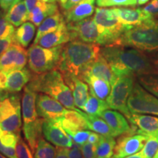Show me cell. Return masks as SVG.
Listing matches in <instances>:
<instances>
[{"instance_id":"obj_35","label":"cell","mask_w":158,"mask_h":158,"mask_svg":"<svg viewBox=\"0 0 158 158\" xmlns=\"http://www.w3.org/2000/svg\"><path fill=\"white\" fill-rule=\"evenodd\" d=\"M158 150V134L149 136L140 153L145 158H153Z\"/></svg>"},{"instance_id":"obj_14","label":"cell","mask_w":158,"mask_h":158,"mask_svg":"<svg viewBox=\"0 0 158 158\" xmlns=\"http://www.w3.org/2000/svg\"><path fill=\"white\" fill-rule=\"evenodd\" d=\"M36 108L39 116L45 120H55L64 115L66 108L58 100L44 93L37 95Z\"/></svg>"},{"instance_id":"obj_10","label":"cell","mask_w":158,"mask_h":158,"mask_svg":"<svg viewBox=\"0 0 158 158\" xmlns=\"http://www.w3.org/2000/svg\"><path fill=\"white\" fill-rule=\"evenodd\" d=\"M127 107L131 114L158 116V98L146 90L138 82L134 84L127 100Z\"/></svg>"},{"instance_id":"obj_31","label":"cell","mask_w":158,"mask_h":158,"mask_svg":"<svg viewBox=\"0 0 158 158\" xmlns=\"http://www.w3.org/2000/svg\"><path fill=\"white\" fill-rule=\"evenodd\" d=\"M116 143L113 136L100 135L96 146V158H113Z\"/></svg>"},{"instance_id":"obj_26","label":"cell","mask_w":158,"mask_h":158,"mask_svg":"<svg viewBox=\"0 0 158 158\" xmlns=\"http://www.w3.org/2000/svg\"><path fill=\"white\" fill-rule=\"evenodd\" d=\"M75 109L84 116V119L86 120V124H87L88 130H92L93 132H95L101 135L115 137L113 130L108 126V124L106 123L103 118L100 116L89 115L84 112V110H81V109H78V108H75Z\"/></svg>"},{"instance_id":"obj_6","label":"cell","mask_w":158,"mask_h":158,"mask_svg":"<svg viewBox=\"0 0 158 158\" xmlns=\"http://www.w3.org/2000/svg\"><path fill=\"white\" fill-rule=\"evenodd\" d=\"M93 19L101 35L102 46L116 44L124 31L130 28L118 21L113 8L97 7Z\"/></svg>"},{"instance_id":"obj_29","label":"cell","mask_w":158,"mask_h":158,"mask_svg":"<svg viewBox=\"0 0 158 158\" xmlns=\"http://www.w3.org/2000/svg\"><path fill=\"white\" fill-rule=\"evenodd\" d=\"M29 13L26 7L24 0L19 2L11 7L5 14V18L12 25L19 27L29 20Z\"/></svg>"},{"instance_id":"obj_54","label":"cell","mask_w":158,"mask_h":158,"mask_svg":"<svg viewBox=\"0 0 158 158\" xmlns=\"http://www.w3.org/2000/svg\"><path fill=\"white\" fill-rule=\"evenodd\" d=\"M40 1L44 2H47V3H55L56 1H59V0H40Z\"/></svg>"},{"instance_id":"obj_32","label":"cell","mask_w":158,"mask_h":158,"mask_svg":"<svg viewBox=\"0 0 158 158\" xmlns=\"http://www.w3.org/2000/svg\"><path fill=\"white\" fill-rule=\"evenodd\" d=\"M109 108L106 100H101L89 93L88 100L85 103L82 110L87 114L95 116H100L102 113Z\"/></svg>"},{"instance_id":"obj_57","label":"cell","mask_w":158,"mask_h":158,"mask_svg":"<svg viewBox=\"0 0 158 158\" xmlns=\"http://www.w3.org/2000/svg\"><path fill=\"white\" fill-rule=\"evenodd\" d=\"M153 158H158V150H157V153L155 154V155L154 156V157Z\"/></svg>"},{"instance_id":"obj_24","label":"cell","mask_w":158,"mask_h":158,"mask_svg":"<svg viewBox=\"0 0 158 158\" xmlns=\"http://www.w3.org/2000/svg\"><path fill=\"white\" fill-rule=\"evenodd\" d=\"M32 75L27 68L14 70L8 72L6 90L10 93H18L29 84Z\"/></svg>"},{"instance_id":"obj_37","label":"cell","mask_w":158,"mask_h":158,"mask_svg":"<svg viewBox=\"0 0 158 158\" xmlns=\"http://www.w3.org/2000/svg\"><path fill=\"white\" fill-rule=\"evenodd\" d=\"M14 32V26L6 19L5 15L0 17V40L13 36Z\"/></svg>"},{"instance_id":"obj_4","label":"cell","mask_w":158,"mask_h":158,"mask_svg":"<svg viewBox=\"0 0 158 158\" xmlns=\"http://www.w3.org/2000/svg\"><path fill=\"white\" fill-rule=\"evenodd\" d=\"M114 45L143 51H158V20L155 18L127 29Z\"/></svg>"},{"instance_id":"obj_47","label":"cell","mask_w":158,"mask_h":158,"mask_svg":"<svg viewBox=\"0 0 158 158\" xmlns=\"http://www.w3.org/2000/svg\"><path fill=\"white\" fill-rule=\"evenodd\" d=\"M82 0H67L66 2L63 4L61 6L64 10H69L70 8H72L73 7H74L75 5H77V4L81 2Z\"/></svg>"},{"instance_id":"obj_33","label":"cell","mask_w":158,"mask_h":158,"mask_svg":"<svg viewBox=\"0 0 158 158\" xmlns=\"http://www.w3.org/2000/svg\"><path fill=\"white\" fill-rule=\"evenodd\" d=\"M56 150L52 144L41 138L37 141L35 150V158H55Z\"/></svg>"},{"instance_id":"obj_19","label":"cell","mask_w":158,"mask_h":158,"mask_svg":"<svg viewBox=\"0 0 158 158\" xmlns=\"http://www.w3.org/2000/svg\"><path fill=\"white\" fill-rule=\"evenodd\" d=\"M84 75L93 76L97 78H101L109 83L111 86L115 82L116 79L117 78V77L112 71L111 68L107 60L102 56L101 54L99 55L98 58L85 70L79 78Z\"/></svg>"},{"instance_id":"obj_48","label":"cell","mask_w":158,"mask_h":158,"mask_svg":"<svg viewBox=\"0 0 158 158\" xmlns=\"http://www.w3.org/2000/svg\"><path fill=\"white\" fill-rule=\"evenodd\" d=\"M40 1V0H24L26 7L28 10L29 13H30L31 11L36 7V5L39 3Z\"/></svg>"},{"instance_id":"obj_20","label":"cell","mask_w":158,"mask_h":158,"mask_svg":"<svg viewBox=\"0 0 158 158\" xmlns=\"http://www.w3.org/2000/svg\"><path fill=\"white\" fill-rule=\"evenodd\" d=\"M64 77V81L70 87L74 99L75 106L78 109L83 110L85 103L87 101L89 92V86L78 76H68Z\"/></svg>"},{"instance_id":"obj_15","label":"cell","mask_w":158,"mask_h":158,"mask_svg":"<svg viewBox=\"0 0 158 158\" xmlns=\"http://www.w3.org/2000/svg\"><path fill=\"white\" fill-rule=\"evenodd\" d=\"M43 135L46 141L57 147L70 149L73 146L72 138L56 120H45L43 124Z\"/></svg>"},{"instance_id":"obj_46","label":"cell","mask_w":158,"mask_h":158,"mask_svg":"<svg viewBox=\"0 0 158 158\" xmlns=\"http://www.w3.org/2000/svg\"><path fill=\"white\" fill-rule=\"evenodd\" d=\"M55 158H69V149L64 147H58Z\"/></svg>"},{"instance_id":"obj_27","label":"cell","mask_w":158,"mask_h":158,"mask_svg":"<svg viewBox=\"0 0 158 158\" xmlns=\"http://www.w3.org/2000/svg\"><path fill=\"white\" fill-rule=\"evenodd\" d=\"M56 12H58V7L55 3H47L40 1L36 7L29 13V21L39 27L43 20L55 14Z\"/></svg>"},{"instance_id":"obj_8","label":"cell","mask_w":158,"mask_h":158,"mask_svg":"<svg viewBox=\"0 0 158 158\" xmlns=\"http://www.w3.org/2000/svg\"><path fill=\"white\" fill-rule=\"evenodd\" d=\"M134 84V77H117L111 86L110 93L106 100L110 108L118 110L127 118L132 115L127 107V100L133 90Z\"/></svg>"},{"instance_id":"obj_36","label":"cell","mask_w":158,"mask_h":158,"mask_svg":"<svg viewBox=\"0 0 158 158\" xmlns=\"http://www.w3.org/2000/svg\"><path fill=\"white\" fill-rule=\"evenodd\" d=\"M96 3L100 7L135 6L137 5V0H97Z\"/></svg>"},{"instance_id":"obj_7","label":"cell","mask_w":158,"mask_h":158,"mask_svg":"<svg viewBox=\"0 0 158 158\" xmlns=\"http://www.w3.org/2000/svg\"><path fill=\"white\" fill-rule=\"evenodd\" d=\"M64 45L47 48L32 44L28 51V64L35 74H42L57 68Z\"/></svg>"},{"instance_id":"obj_1","label":"cell","mask_w":158,"mask_h":158,"mask_svg":"<svg viewBox=\"0 0 158 158\" xmlns=\"http://www.w3.org/2000/svg\"><path fill=\"white\" fill-rule=\"evenodd\" d=\"M100 54L107 60L116 77L135 78L154 73L151 59L143 51L124 45H110L103 46Z\"/></svg>"},{"instance_id":"obj_39","label":"cell","mask_w":158,"mask_h":158,"mask_svg":"<svg viewBox=\"0 0 158 158\" xmlns=\"http://www.w3.org/2000/svg\"><path fill=\"white\" fill-rule=\"evenodd\" d=\"M16 152L19 158H35L30 147L21 137L19 138L16 146Z\"/></svg>"},{"instance_id":"obj_22","label":"cell","mask_w":158,"mask_h":158,"mask_svg":"<svg viewBox=\"0 0 158 158\" xmlns=\"http://www.w3.org/2000/svg\"><path fill=\"white\" fill-rule=\"evenodd\" d=\"M95 0H82L72 8L64 12V18L67 23H76L93 15Z\"/></svg>"},{"instance_id":"obj_21","label":"cell","mask_w":158,"mask_h":158,"mask_svg":"<svg viewBox=\"0 0 158 158\" xmlns=\"http://www.w3.org/2000/svg\"><path fill=\"white\" fill-rule=\"evenodd\" d=\"M71 40H73L72 35L66 23L56 30L43 35L38 40L37 44L44 48H51L66 44Z\"/></svg>"},{"instance_id":"obj_56","label":"cell","mask_w":158,"mask_h":158,"mask_svg":"<svg viewBox=\"0 0 158 158\" xmlns=\"http://www.w3.org/2000/svg\"><path fill=\"white\" fill-rule=\"evenodd\" d=\"M0 158H9V157H6L5 155H4L3 154H2L1 152H0Z\"/></svg>"},{"instance_id":"obj_55","label":"cell","mask_w":158,"mask_h":158,"mask_svg":"<svg viewBox=\"0 0 158 158\" xmlns=\"http://www.w3.org/2000/svg\"><path fill=\"white\" fill-rule=\"evenodd\" d=\"M59 2H60V5H63V4H64V3L66 2L67 0H59Z\"/></svg>"},{"instance_id":"obj_50","label":"cell","mask_w":158,"mask_h":158,"mask_svg":"<svg viewBox=\"0 0 158 158\" xmlns=\"http://www.w3.org/2000/svg\"><path fill=\"white\" fill-rule=\"evenodd\" d=\"M100 137V134L97 133H95V132H92L90 134L89 137L88 141L90 142V143H92L97 144L98 143V142L99 141Z\"/></svg>"},{"instance_id":"obj_51","label":"cell","mask_w":158,"mask_h":158,"mask_svg":"<svg viewBox=\"0 0 158 158\" xmlns=\"http://www.w3.org/2000/svg\"><path fill=\"white\" fill-rule=\"evenodd\" d=\"M10 92H7V90H1L0 89V103L5 100V98H7V97L10 95Z\"/></svg>"},{"instance_id":"obj_40","label":"cell","mask_w":158,"mask_h":158,"mask_svg":"<svg viewBox=\"0 0 158 158\" xmlns=\"http://www.w3.org/2000/svg\"><path fill=\"white\" fill-rule=\"evenodd\" d=\"M91 133L92 132L89 131V130H81L73 132V133H71L70 134H69V135L72 138L73 141H74V143L81 147L84 143H86V141H88L89 137Z\"/></svg>"},{"instance_id":"obj_42","label":"cell","mask_w":158,"mask_h":158,"mask_svg":"<svg viewBox=\"0 0 158 158\" xmlns=\"http://www.w3.org/2000/svg\"><path fill=\"white\" fill-rule=\"evenodd\" d=\"M143 8L147 13H149L154 18L158 17V0H152L146 7Z\"/></svg>"},{"instance_id":"obj_38","label":"cell","mask_w":158,"mask_h":158,"mask_svg":"<svg viewBox=\"0 0 158 158\" xmlns=\"http://www.w3.org/2000/svg\"><path fill=\"white\" fill-rule=\"evenodd\" d=\"M19 138L20 135L18 134L5 131L2 135L0 136V142L5 147L16 148Z\"/></svg>"},{"instance_id":"obj_16","label":"cell","mask_w":158,"mask_h":158,"mask_svg":"<svg viewBox=\"0 0 158 158\" xmlns=\"http://www.w3.org/2000/svg\"><path fill=\"white\" fill-rule=\"evenodd\" d=\"M113 10L118 21L127 27L139 25L144 21L154 18L141 7H115Z\"/></svg>"},{"instance_id":"obj_11","label":"cell","mask_w":158,"mask_h":158,"mask_svg":"<svg viewBox=\"0 0 158 158\" xmlns=\"http://www.w3.org/2000/svg\"><path fill=\"white\" fill-rule=\"evenodd\" d=\"M73 40H78L88 43L102 45V39L94 19L86 18L76 23H67Z\"/></svg>"},{"instance_id":"obj_12","label":"cell","mask_w":158,"mask_h":158,"mask_svg":"<svg viewBox=\"0 0 158 158\" xmlns=\"http://www.w3.org/2000/svg\"><path fill=\"white\" fill-rule=\"evenodd\" d=\"M149 137L135 133L124 134L116 141L113 158H124L139 152Z\"/></svg>"},{"instance_id":"obj_45","label":"cell","mask_w":158,"mask_h":158,"mask_svg":"<svg viewBox=\"0 0 158 158\" xmlns=\"http://www.w3.org/2000/svg\"><path fill=\"white\" fill-rule=\"evenodd\" d=\"M7 75H8V72L0 70V89L1 90H6L7 82Z\"/></svg>"},{"instance_id":"obj_41","label":"cell","mask_w":158,"mask_h":158,"mask_svg":"<svg viewBox=\"0 0 158 158\" xmlns=\"http://www.w3.org/2000/svg\"><path fill=\"white\" fill-rule=\"evenodd\" d=\"M97 144L86 141L80 147L84 158H96Z\"/></svg>"},{"instance_id":"obj_28","label":"cell","mask_w":158,"mask_h":158,"mask_svg":"<svg viewBox=\"0 0 158 158\" xmlns=\"http://www.w3.org/2000/svg\"><path fill=\"white\" fill-rule=\"evenodd\" d=\"M64 23H66L64 18L59 11L56 12L55 14L47 17L38 27L33 44H37L38 40L43 35L56 30Z\"/></svg>"},{"instance_id":"obj_43","label":"cell","mask_w":158,"mask_h":158,"mask_svg":"<svg viewBox=\"0 0 158 158\" xmlns=\"http://www.w3.org/2000/svg\"><path fill=\"white\" fill-rule=\"evenodd\" d=\"M69 158H84L79 146L74 143L69 149Z\"/></svg>"},{"instance_id":"obj_13","label":"cell","mask_w":158,"mask_h":158,"mask_svg":"<svg viewBox=\"0 0 158 158\" xmlns=\"http://www.w3.org/2000/svg\"><path fill=\"white\" fill-rule=\"evenodd\" d=\"M28 61V52L23 47L13 43L0 56V70L10 72L25 68Z\"/></svg>"},{"instance_id":"obj_30","label":"cell","mask_w":158,"mask_h":158,"mask_svg":"<svg viewBox=\"0 0 158 158\" xmlns=\"http://www.w3.org/2000/svg\"><path fill=\"white\" fill-rule=\"evenodd\" d=\"M36 28L32 22H25L19 26V28L15 30L13 35V41L23 48L29 45L35 36Z\"/></svg>"},{"instance_id":"obj_18","label":"cell","mask_w":158,"mask_h":158,"mask_svg":"<svg viewBox=\"0 0 158 158\" xmlns=\"http://www.w3.org/2000/svg\"><path fill=\"white\" fill-rule=\"evenodd\" d=\"M100 117L103 118L108 126L113 130L115 137L124 134L135 133L133 128L130 127L125 116L118 110H106Z\"/></svg>"},{"instance_id":"obj_53","label":"cell","mask_w":158,"mask_h":158,"mask_svg":"<svg viewBox=\"0 0 158 158\" xmlns=\"http://www.w3.org/2000/svg\"><path fill=\"white\" fill-rule=\"evenodd\" d=\"M149 0H137V4L138 5H143L144 4L147 3Z\"/></svg>"},{"instance_id":"obj_34","label":"cell","mask_w":158,"mask_h":158,"mask_svg":"<svg viewBox=\"0 0 158 158\" xmlns=\"http://www.w3.org/2000/svg\"><path fill=\"white\" fill-rule=\"evenodd\" d=\"M137 78L138 83L146 90L158 98V74H145Z\"/></svg>"},{"instance_id":"obj_9","label":"cell","mask_w":158,"mask_h":158,"mask_svg":"<svg viewBox=\"0 0 158 158\" xmlns=\"http://www.w3.org/2000/svg\"><path fill=\"white\" fill-rule=\"evenodd\" d=\"M21 99L19 94L10 93L0 103V125L5 131L20 135L21 128Z\"/></svg>"},{"instance_id":"obj_17","label":"cell","mask_w":158,"mask_h":158,"mask_svg":"<svg viewBox=\"0 0 158 158\" xmlns=\"http://www.w3.org/2000/svg\"><path fill=\"white\" fill-rule=\"evenodd\" d=\"M135 133L151 136L158 134L157 116L143 115L139 114H132L129 118Z\"/></svg>"},{"instance_id":"obj_23","label":"cell","mask_w":158,"mask_h":158,"mask_svg":"<svg viewBox=\"0 0 158 158\" xmlns=\"http://www.w3.org/2000/svg\"><path fill=\"white\" fill-rule=\"evenodd\" d=\"M55 120L59 122L68 135L78 130H88L84 116L76 109H67L64 115Z\"/></svg>"},{"instance_id":"obj_5","label":"cell","mask_w":158,"mask_h":158,"mask_svg":"<svg viewBox=\"0 0 158 158\" xmlns=\"http://www.w3.org/2000/svg\"><path fill=\"white\" fill-rule=\"evenodd\" d=\"M37 95L36 92L26 86L21 100L23 133L33 152L36 149L37 141L43 135V124L44 122L43 118H39L37 111Z\"/></svg>"},{"instance_id":"obj_52","label":"cell","mask_w":158,"mask_h":158,"mask_svg":"<svg viewBox=\"0 0 158 158\" xmlns=\"http://www.w3.org/2000/svg\"><path fill=\"white\" fill-rule=\"evenodd\" d=\"M124 158H145V157H144L140 153V152H138V153H136V154H134V155L127 156V157H124Z\"/></svg>"},{"instance_id":"obj_25","label":"cell","mask_w":158,"mask_h":158,"mask_svg":"<svg viewBox=\"0 0 158 158\" xmlns=\"http://www.w3.org/2000/svg\"><path fill=\"white\" fill-rule=\"evenodd\" d=\"M80 78L88 84L90 94L101 100H107L111 91V85L109 83L101 78L89 75H84Z\"/></svg>"},{"instance_id":"obj_49","label":"cell","mask_w":158,"mask_h":158,"mask_svg":"<svg viewBox=\"0 0 158 158\" xmlns=\"http://www.w3.org/2000/svg\"><path fill=\"white\" fill-rule=\"evenodd\" d=\"M150 59H151L152 64L154 73L158 74V52L154 54Z\"/></svg>"},{"instance_id":"obj_3","label":"cell","mask_w":158,"mask_h":158,"mask_svg":"<svg viewBox=\"0 0 158 158\" xmlns=\"http://www.w3.org/2000/svg\"><path fill=\"white\" fill-rule=\"evenodd\" d=\"M27 86L35 92L52 97L68 109L76 108L72 92L59 70L54 69L44 73L35 75Z\"/></svg>"},{"instance_id":"obj_44","label":"cell","mask_w":158,"mask_h":158,"mask_svg":"<svg viewBox=\"0 0 158 158\" xmlns=\"http://www.w3.org/2000/svg\"><path fill=\"white\" fill-rule=\"evenodd\" d=\"M22 0H0V7L4 10L8 11L13 6Z\"/></svg>"},{"instance_id":"obj_2","label":"cell","mask_w":158,"mask_h":158,"mask_svg":"<svg viewBox=\"0 0 158 158\" xmlns=\"http://www.w3.org/2000/svg\"><path fill=\"white\" fill-rule=\"evenodd\" d=\"M100 45L74 40L63 46L57 68L63 76L80 77L100 54Z\"/></svg>"}]
</instances>
